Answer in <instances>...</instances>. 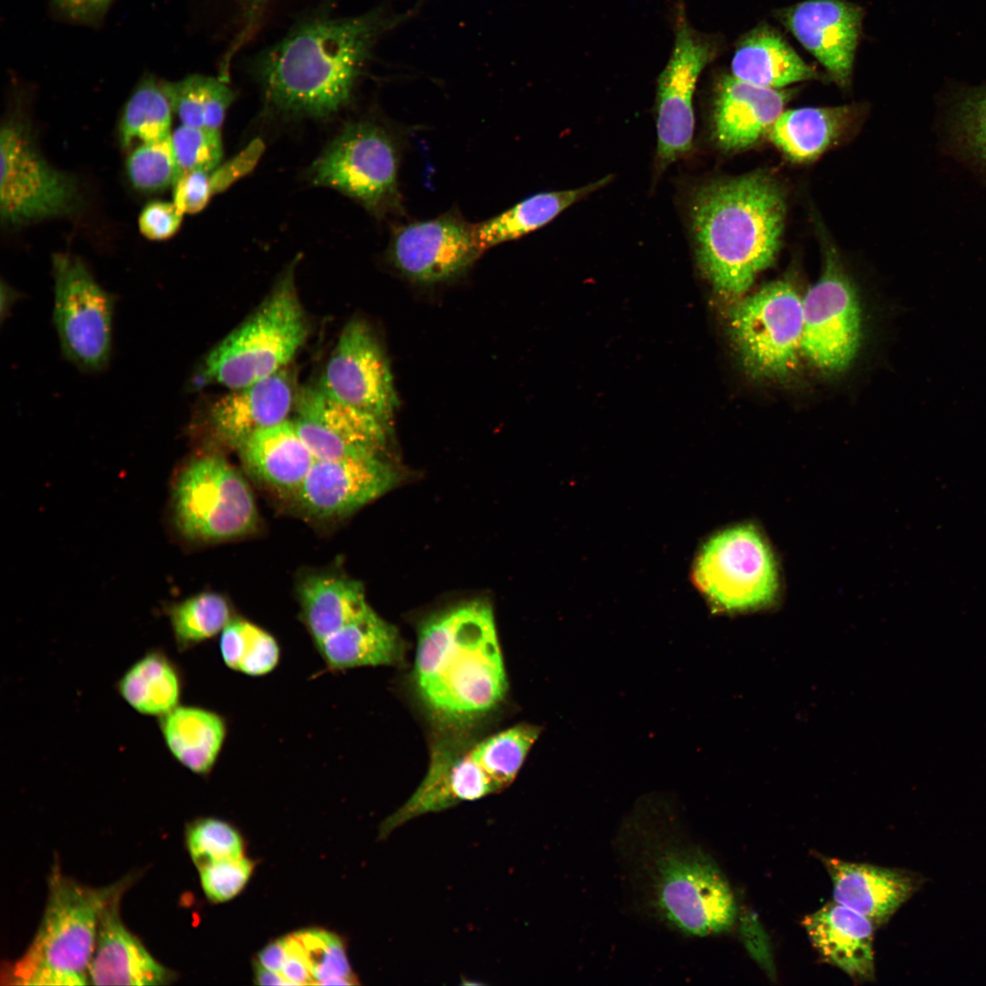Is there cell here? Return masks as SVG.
Listing matches in <instances>:
<instances>
[{
    "label": "cell",
    "instance_id": "1",
    "mask_svg": "<svg viewBox=\"0 0 986 986\" xmlns=\"http://www.w3.org/2000/svg\"><path fill=\"white\" fill-rule=\"evenodd\" d=\"M665 803L643 801L620 829L629 883L651 916L672 930L693 938L726 932L738 913L729 883Z\"/></svg>",
    "mask_w": 986,
    "mask_h": 986
},
{
    "label": "cell",
    "instance_id": "49",
    "mask_svg": "<svg viewBox=\"0 0 986 986\" xmlns=\"http://www.w3.org/2000/svg\"><path fill=\"white\" fill-rule=\"evenodd\" d=\"M287 954L280 974L290 985L314 984L305 949L297 934L286 937Z\"/></svg>",
    "mask_w": 986,
    "mask_h": 986
},
{
    "label": "cell",
    "instance_id": "28",
    "mask_svg": "<svg viewBox=\"0 0 986 986\" xmlns=\"http://www.w3.org/2000/svg\"><path fill=\"white\" fill-rule=\"evenodd\" d=\"M315 646L333 670L393 665L403 653L396 628L370 606Z\"/></svg>",
    "mask_w": 986,
    "mask_h": 986
},
{
    "label": "cell",
    "instance_id": "13",
    "mask_svg": "<svg viewBox=\"0 0 986 986\" xmlns=\"http://www.w3.org/2000/svg\"><path fill=\"white\" fill-rule=\"evenodd\" d=\"M802 352L822 371L845 369L856 355L862 316L856 291L833 250L823 271L802 297Z\"/></svg>",
    "mask_w": 986,
    "mask_h": 986
},
{
    "label": "cell",
    "instance_id": "2",
    "mask_svg": "<svg viewBox=\"0 0 986 986\" xmlns=\"http://www.w3.org/2000/svg\"><path fill=\"white\" fill-rule=\"evenodd\" d=\"M393 22L379 9L304 17L255 58L253 72L265 100L288 115L337 112L350 102L376 39Z\"/></svg>",
    "mask_w": 986,
    "mask_h": 986
},
{
    "label": "cell",
    "instance_id": "20",
    "mask_svg": "<svg viewBox=\"0 0 986 986\" xmlns=\"http://www.w3.org/2000/svg\"><path fill=\"white\" fill-rule=\"evenodd\" d=\"M781 23L839 86L853 73L863 8L845 0H806L776 11Z\"/></svg>",
    "mask_w": 986,
    "mask_h": 986
},
{
    "label": "cell",
    "instance_id": "44",
    "mask_svg": "<svg viewBox=\"0 0 986 986\" xmlns=\"http://www.w3.org/2000/svg\"><path fill=\"white\" fill-rule=\"evenodd\" d=\"M241 656L237 671L258 677L271 672L278 665L280 649L275 637L265 629L245 620Z\"/></svg>",
    "mask_w": 986,
    "mask_h": 986
},
{
    "label": "cell",
    "instance_id": "46",
    "mask_svg": "<svg viewBox=\"0 0 986 986\" xmlns=\"http://www.w3.org/2000/svg\"><path fill=\"white\" fill-rule=\"evenodd\" d=\"M213 194L210 173H183L173 185V202L184 215L203 210Z\"/></svg>",
    "mask_w": 986,
    "mask_h": 986
},
{
    "label": "cell",
    "instance_id": "50",
    "mask_svg": "<svg viewBox=\"0 0 986 986\" xmlns=\"http://www.w3.org/2000/svg\"><path fill=\"white\" fill-rule=\"evenodd\" d=\"M240 19L257 24L262 22L273 0H221Z\"/></svg>",
    "mask_w": 986,
    "mask_h": 986
},
{
    "label": "cell",
    "instance_id": "27",
    "mask_svg": "<svg viewBox=\"0 0 986 986\" xmlns=\"http://www.w3.org/2000/svg\"><path fill=\"white\" fill-rule=\"evenodd\" d=\"M731 71L737 79L777 89L821 78L778 31L766 24L757 26L739 39Z\"/></svg>",
    "mask_w": 986,
    "mask_h": 986
},
{
    "label": "cell",
    "instance_id": "47",
    "mask_svg": "<svg viewBox=\"0 0 986 986\" xmlns=\"http://www.w3.org/2000/svg\"><path fill=\"white\" fill-rule=\"evenodd\" d=\"M116 0H49L52 14L77 26L96 27L105 19Z\"/></svg>",
    "mask_w": 986,
    "mask_h": 986
},
{
    "label": "cell",
    "instance_id": "43",
    "mask_svg": "<svg viewBox=\"0 0 986 986\" xmlns=\"http://www.w3.org/2000/svg\"><path fill=\"white\" fill-rule=\"evenodd\" d=\"M199 869L203 890L213 902H225L236 897L247 883L253 864L243 856L207 864Z\"/></svg>",
    "mask_w": 986,
    "mask_h": 986
},
{
    "label": "cell",
    "instance_id": "34",
    "mask_svg": "<svg viewBox=\"0 0 986 986\" xmlns=\"http://www.w3.org/2000/svg\"><path fill=\"white\" fill-rule=\"evenodd\" d=\"M173 112L183 125L219 130L235 93L221 77L191 74L162 80Z\"/></svg>",
    "mask_w": 986,
    "mask_h": 986
},
{
    "label": "cell",
    "instance_id": "48",
    "mask_svg": "<svg viewBox=\"0 0 986 986\" xmlns=\"http://www.w3.org/2000/svg\"><path fill=\"white\" fill-rule=\"evenodd\" d=\"M262 145L255 142L246 151L240 153L235 159L228 161L222 166H218L210 173V180L214 194L226 189L236 179L244 175L254 166L257 162Z\"/></svg>",
    "mask_w": 986,
    "mask_h": 986
},
{
    "label": "cell",
    "instance_id": "33",
    "mask_svg": "<svg viewBox=\"0 0 986 986\" xmlns=\"http://www.w3.org/2000/svg\"><path fill=\"white\" fill-rule=\"evenodd\" d=\"M121 698L137 712L162 717L178 706L180 674L160 650H152L133 663L117 683Z\"/></svg>",
    "mask_w": 986,
    "mask_h": 986
},
{
    "label": "cell",
    "instance_id": "7",
    "mask_svg": "<svg viewBox=\"0 0 986 986\" xmlns=\"http://www.w3.org/2000/svg\"><path fill=\"white\" fill-rule=\"evenodd\" d=\"M172 508L178 532L189 540L240 538L258 524L254 495L246 478L226 458L204 454L176 475Z\"/></svg>",
    "mask_w": 986,
    "mask_h": 986
},
{
    "label": "cell",
    "instance_id": "8",
    "mask_svg": "<svg viewBox=\"0 0 986 986\" xmlns=\"http://www.w3.org/2000/svg\"><path fill=\"white\" fill-rule=\"evenodd\" d=\"M802 298L779 279L737 303L729 314L733 341L746 371L758 379H781L802 352Z\"/></svg>",
    "mask_w": 986,
    "mask_h": 986
},
{
    "label": "cell",
    "instance_id": "23",
    "mask_svg": "<svg viewBox=\"0 0 986 986\" xmlns=\"http://www.w3.org/2000/svg\"><path fill=\"white\" fill-rule=\"evenodd\" d=\"M123 892L104 907L99 921L88 979L93 985L155 986L174 974L157 961L122 922L119 905Z\"/></svg>",
    "mask_w": 986,
    "mask_h": 986
},
{
    "label": "cell",
    "instance_id": "5",
    "mask_svg": "<svg viewBox=\"0 0 986 986\" xmlns=\"http://www.w3.org/2000/svg\"><path fill=\"white\" fill-rule=\"evenodd\" d=\"M125 880L91 887L54 869L38 929L25 953L8 965L9 984L79 986L89 983L88 971L100 915L123 892Z\"/></svg>",
    "mask_w": 986,
    "mask_h": 986
},
{
    "label": "cell",
    "instance_id": "51",
    "mask_svg": "<svg viewBox=\"0 0 986 986\" xmlns=\"http://www.w3.org/2000/svg\"><path fill=\"white\" fill-rule=\"evenodd\" d=\"M287 954L286 937L267 945L259 953L257 962L267 970L279 972Z\"/></svg>",
    "mask_w": 986,
    "mask_h": 986
},
{
    "label": "cell",
    "instance_id": "40",
    "mask_svg": "<svg viewBox=\"0 0 986 986\" xmlns=\"http://www.w3.org/2000/svg\"><path fill=\"white\" fill-rule=\"evenodd\" d=\"M297 936L305 949L314 984H357L339 937L322 929H308Z\"/></svg>",
    "mask_w": 986,
    "mask_h": 986
},
{
    "label": "cell",
    "instance_id": "39",
    "mask_svg": "<svg viewBox=\"0 0 986 986\" xmlns=\"http://www.w3.org/2000/svg\"><path fill=\"white\" fill-rule=\"evenodd\" d=\"M126 173L133 187L142 192L155 193L173 185L180 173L171 135L136 147L126 160Z\"/></svg>",
    "mask_w": 986,
    "mask_h": 986
},
{
    "label": "cell",
    "instance_id": "45",
    "mask_svg": "<svg viewBox=\"0 0 986 986\" xmlns=\"http://www.w3.org/2000/svg\"><path fill=\"white\" fill-rule=\"evenodd\" d=\"M184 214L173 202L153 201L147 204L139 215L140 232L148 239L165 240L180 228Z\"/></svg>",
    "mask_w": 986,
    "mask_h": 986
},
{
    "label": "cell",
    "instance_id": "42",
    "mask_svg": "<svg viewBox=\"0 0 986 986\" xmlns=\"http://www.w3.org/2000/svg\"><path fill=\"white\" fill-rule=\"evenodd\" d=\"M171 141L180 175L211 173L220 165L223 144L219 130L182 124L172 131Z\"/></svg>",
    "mask_w": 986,
    "mask_h": 986
},
{
    "label": "cell",
    "instance_id": "6",
    "mask_svg": "<svg viewBox=\"0 0 986 986\" xmlns=\"http://www.w3.org/2000/svg\"><path fill=\"white\" fill-rule=\"evenodd\" d=\"M307 320L292 276L288 275L257 309L204 359L194 386L229 390L266 379L292 360L305 342Z\"/></svg>",
    "mask_w": 986,
    "mask_h": 986
},
{
    "label": "cell",
    "instance_id": "37",
    "mask_svg": "<svg viewBox=\"0 0 986 986\" xmlns=\"http://www.w3.org/2000/svg\"><path fill=\"white\" fill-rule=\"evenodd\" d=\"M167 614L176 645L182 650L214 637L233 618L228 601L214 592L200 593L174 603Z\"/></svg>",
    "mask_w": 986,
    "mask_h": 986
},
{
    "label": "cell",
    "instance_id": "26",
    "mask_svg": "<svg viewBox=\"0 0 986 986\" xmlns=\"http://www.w3.org/2000/svg\"><path fill=\"white\" fill-rule=\"evenodd\" d=\"M236 450L253 477L293 496L316 460L289 419L256 432Z\"/></svg>",
    "mask_w": 986,
    "mask_h": 986
},
{
    "label": "cell",
    "instance_id": "16",
    "mask_svg": "<svg viewBox=\"0 0 986 986\" xmlns=\"http://www.w3.org/2000/svg\"><path fill=\"white\" fill-rule=\"evenodd\" d=\"M481 253L473 226L447 213L395 228L388 256L404 277L416 283L433 284L461 275Z\"/></svg>",
    "mask_w": 986,
    "mask_h": 986
},
{
    "label": "cell",
    "instance_id": "14",
    "mask_svg": "<svg viewBox=\"0 0 986 986\" xmlns=\"http://www.w3.org/2000/svg\"><path fill=\"white\" fill-rule=\"evenodd\" d=\"M676 22L673 51L657 79L656 155L662 167L692 148L696 84L718 51L715 41L701 37L691 27L682 5L677 8Z\"/></svg>",
    "mask_w": 986,
    "mask_h": 986
},
{
    "label": "cell",
    "instance_id": "52",
    "mask_svg": "<svg viewBox=\"0 0 986 986\" xmlns=\"http://www.w3.org/2000/svg\"><path fill=\"white\" fill-rule=\"evenodd\" d=\"M255 979L259 985H290L279 972L267 970L257 961L255 963Z\"/></svg>",
    "mask_w": 986,
    "mask_h": 986
},
{
    "label": "cell",
    "instance_id": "12",
    "mask_svg": "<svg viewBox=\"0 0 986 986\" xmlns=\"http://www.w3.org/2000/svg\"><path fill=\"white\" fill-rule=\"evenodd\" d=\"M53 318L67 360L88 372L103 370L111 351L114 300L78 257H52Z\"/></svg>",
    "mask_w": 986,
    "mask_h": 986
},
{
    "label": "cell",
    "instance_id": "22",
    "mask_svg": "<svg viewBox=\"0 0 986 986\" xmlns=\"http://www.w3.org/2000/svg\"><path fill=\"white\" fill-rule=\"evenodd\" d=\"M791 90L764 88L722 76L716 87L712 135L725 151L747 149L768 134L784 110Z\"/></svg>",
    "mask_w": 986,
    "mask_h": 986
},
{
    "label": "cell",
    "instance_id": "19",
    "mask_svg": "<svg viewBox=\"0 0 986 986\" xmlns=\"http://www.w3.org/2000/svg\"><path fill=\"white\" fill-rule=\"evenodd\" d=\"M396 481L395 470L380 455L316 459L294 497L308 515L334 519L382 496Z\"/></svg>",
    "mask_w": 986,
    "mask_h": 986
},
{
    "label": "cell",
    "instance_id": "4",
    "mask_svg": "<svg viewBox=\"0 0 986 986\" xmlns=\"http://www.w3.org/2000/svg\"><path fill=\"white\" fill-rule=\"evenodd\" d=\"M413 675L421 700L443 720L467 721L495 708L508 681L491 606L470 601L425 619Z\"/></svg>",
    "mask_w": 986,
    "mask_h": 986
},
{
    "label": "cell",
    "instance_id": "25",
    "mask_svg": "<svg viewBox=\"0 0 986 986\" xmlns=\"http://www.w3.org/2000/svg\"><path fill=\"white\" fill-rule=\"evenodd\" d=\"M813 946L830 964L852 979L875 978L873 939L875 924L836 902L824 905L803 919Z\"/></svg>",
    "mask_w": 986,
    "mask_h": 986
},
{
    "label": "cell",
    "instance_id": "18",
    "mask_svg": "<svg viewBox=\"0 0 986 986\" xmlns=\"http://www.w3.org/2000/svg\"><path fill=\"white\" fill-rule=\"evenodd\" d=\"M501 790L474 752L473 742L449 740L432 750L428 771L410 799L381 825L382 838L422 814L476 801Z\"/></svg>",
    "mask_w": 986,
    "mask_h": 986
},
{
    "label": "cell",
    "instance_id": "21",
    "mask_svg": "<svg viewBox=\"0 0 986 986\" xmlns=\"http://www.w3.org/2000/svg\"><path fill=\"white\" fill-rule=\"evenodd\" d=\"M296 397L294 380L284 368L217 399L207 414L210 430L218 441L237 449L256 432L287 420Z\"/></svg>",
    "mask_w": 986,
    "mask_h": 986
},
{
    "label": "cell",
    "instance_id": "38",
    "mask_svg": "<svg viewBox=\"0 0 986 986\" xmlns=\"http://www.w3.org/2000/svg\"><path fill=\"white\" fill-rule=\"evenodd\" d=\"M540 732L539 727L523 723L473 742L477 757L501 791L518 775Z\"/></svg>",
    "mask_w": 986,
    "mask_h": 986
},
{
    "label": "cell",
    "instance_id": "17",
    "mask_svg": "<svg viewBox=\"0 0 986 986\" xmlns=\"http://www.w3.org/2000/svg\"><path fill=\"white\" fill-rule=\"evenodd\" d=\"M292 420L319 460L380 455L388 425L325 393L319 385L297 393Z\"/></svg>",
    "mask_w": 986,
    "mask_h": 986
},
{
    "label": "cell",
    "instance_id": "11",
    "mask_svg": "<svg viewBox=\"0 0 986 986\" xmlns=\"http://www.w3.org/2000/svg\"><path fill=\"white\" fill-rule=\"evenodd\" d=\"M694 581L723 612L766 606L778 591L773 554L752 526L731 528L710 539L696 561Z\"/></svg>",
    "mask_w": 986,
    "mask_h": 986
},
{
    "label": "cell",
    "instance_id": "31",
    "mask_svg": "<svg viewBox=\"0 0 986 986\" xmlns=\"http://www.w3.org/2000/svg\"><path fill=\"white\" fill-rule=\"evenodd\" d=\"M164 742L176 760L197 774L214 767L223 747L226 726L214 711L193 706H177L160 717Z\"/></svg>",
    "mask_w": 986,
    "mask_h": 986
},
{
    "label": "cell",
    "instance_id": "3",
    "mask_svg": "<svg viewBox=\"0 0 986 986\" xmlns=\"http://www.w3.org/2000/svg\"><path fill=\"white\" fill-rule=\"evenodd\" d=\"M689 212L698 262L720 292L744 293L773 264L786 217L773 176L759 171L702 185Z\"/></svg>",
    "mask_w": 986,
    "mask_h": 986
},
{
    "label": "cell",
    "instance_id": "24",
    "mask_svg": "<svg viewBox=\"0 0 986 986\" xmlns=\"http://www.w3.org/2000/svg\"><path fill=\"white\" fill-rule=\"evenodd\" d=\"M833 883L834 901L871 920L887 922L923 885L915 873L835 858H823Z\"/></svg>",
    "mask_w": 986,
    "mask_h": 986
},
{
    "label": "cell",
    "instance_id": "30",
    "mask_svg": "<svg viewBox=\"0 0 986 986\" xmlns=\"http://www.w3.org/2000/svg\"><path fill=\"white\" fill-rule=\"evenodd\" d=\"M298 593L301 620L315 645L369 607L362 585L343 576H308Z\"/></svg>",
    "mask_w": 986,
    "mask_h": 986
},
{
    "label": "cell",
    "instance_id": "10",
    "mask_svg": "<svg viewBox=\"0 0 986 986\" xmlns=\"http://www.w3.org/2000/svg\"><path fill=\"white\" fill-rule=\"evenodd\" d=\"M397 151L382 127L351 123L309 169L314 184L336 189L382 215L400 207Z\"/></svg>",
    "mask_w": 986,
    "mask_h": 986
},
{
    "label": "cell",
    "instance_id": "41",
    "mask_svg": "<svg viewBox=\"0 0 986 986\" xmlns=\"http://www.w3.org/2000/svg\"><path fill=\"white\" fill-rule=\"evenodd\" d=\"M185 839L197 868L215 861L243 856V841L238 832L217 819L193 822L187 826Z\"/></svg>",
    "mask_w": 986,
    "mask_h": 986
},
{
    "label": "cell",
    "instance_id": "32",
    "mask_svg": "<svg viewBox=\"0 0 986 986\" xmlns=\"http://www.w3.org/2000/svg\"><path fill=\"white\" fill-rule=\"evenodd\" d=\"M611 179L612 176H606L575 189L540 193L474 225L473 233L478 248L483 252L545 226L574 203L603 187Z\"/></svg>",
    "mask_w": 986,
    "mask_h": 986
},
{
    "label": "cell",
    "instance_id": "15",
    "mask_svg": "<svg viewBox=\"0 0 986 986\" xmlns=\"http://www.w3.org/2000/svg\"><path fill=\"white\" fill-rule=\"evenodd\" d=\"M318 385L388 426L398 404L385 352L361 319L344 326Z\"/></svg>",
    "mask_w": 986,
    "mask_h": 986
},
{
    "label": "cell",
    "instance_id": "36",
    "mask_svg": "<svg viewBox=\"0 0 986 986\" xmlns=\"http://www.w3.org/2000/svg\"><path fill=\"white\" fill-rule=\"evenodd\" d=\"M946 128L955 150L986 170V85L961 88L951 94Z\"/></svg>",
    "mask_w": 986,
    "mask_h": 986
},
{
    "label": "cell",
    "instance_id": "29",
    "mask_svg": "<svg viewBox=\"0 0 986 986\" xmlns=\"http://www.w3.org/2000/svg\"><path fill=\"white\" fill-rule=\"evenodd\" d=\"M853 117L854 109L846 105L787 110L781 113L768 135L788 159L810 162L840 138Z\"/></svg>",
    "mask_w": 986,
    "mask_h": 986
},
{
    "label": "cell",
    "instance_id": "35",
    "mask_svg": "<svg viewBox=\"0 0 986 986\" xmlns=\"http://www.w3.org/2000/svg\"><path fill=\"white\" fill-rule=\"evenodd\" d=\"M172 114L162 80L152 73H144L122 110L119 125L121 145L129 148L135 141L147 143L169 137Z\"/></svg>",
    "mask_w": 986,
    "mask_h": 986
},
{
    "label": "cell",
    "instance_id": "9",
    "mask_svg": "<svg viewBox=\"0 0 986 986\" xmlns=\"http://www.w3.org/2000/svg\"><path fill=\"white\" fill-rule=\"evenodd\" d=\"M0 216L16 227L76 212L80 194L75 177L51 165L22 122L0 131Z\"/></svg>",
    "mask_w": 986,
    "mask_h": 986
}]
</instances>
